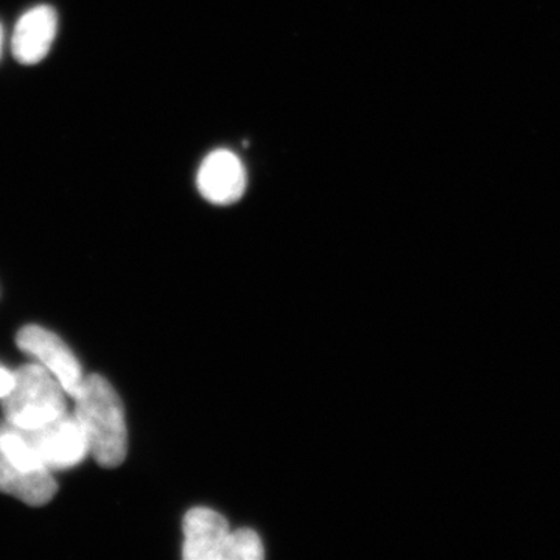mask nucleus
<instances>
[{
	"instance_id": "f257e3e1",
	"label": "nucleus",
	"mask_w": 560,
	"mask_h": 560,
	"mask_svg": "<svg viewBox=\"0 0 560 560\" xmlns=\"http://www.w3.org/2000/svg\"><path fill=\"white\" fill-rule=\"evenodd\" d=\"M75 416L90 455L105 469L119 467L127 458L128 430L119 394L102 375L84 377L75 396Z\"/></svg>"
},
{
	"instance_id": "f03ea898",
	"label": "nucleus",
	"mask_w": 560,
	"mask_h": 560,
	"mask_svg": "<svg viewBox=\"0 0 560 560\" xmlns=\"http://www.w3.org/2000/svg\"><path fill=\"white\" fill-rule=\"evenodd\" d=\"M68 393L40 364H25L14 372V385L3 399L5 422L18 429H36L68 411Z\"/></svg>"
},
{
	"instance_id": "7ed1b4c3",
	"label": "nucleus",
	"mask_w": 560,
	"mask_h": 560,
	"mask_svg": "<svg viewBox=\"0 0 560 560\" xmlns=\"http://www.w3.org/2000/svg\"><path fill=\"white\" fill-rule=\"evenodd\" d=\"M14 429L28 442L40 464L51 471L79 466L90 455L79 420L68 412L36 429Z\"/></svg>"
},
{
	"instance_id": "20e7f679",
	"label": "nucleus",
	"mask_w": 560,
	"mask_h": 560,
	"mask_svg": "<svg viewBox=\"0 0 560 560\" xmlns=\"http://www.w3.org/2000/svg\"><path fill=\"white\" fill-rule=\"evenodd\" d=\"M22 352L57 377L69 397H73L84 381L80 361L69 346L54 331L39 326H25L16 337Z\"/></svg>"
},
{
	"instance_id": "39448f33",
	"label": "nucleus",
	"mask_w": 560,
	"mask_h": 560,
	"mask_svg": "<svg viewBox=\"0 0 560 560\" xmlns=\"http://www.w3.org/2000/svg\"><path fill=\"white\" fill-rule=\"evenodd\" d=\"M231 526L220 512L191 508L184 515L183 558L186 560H224Z\"/></svg>"
},
{
	"instance_id": "423d86ee",
	"label": "nucleus",
	"mask_w": 560,
	"mask_h": 560,
	"mask_svg": "<svg viewBox=\"0 0 560 560\" xmlns=\"http://www.w3.org/2000/svg\"><path fill=\"white\" fill-rule=\"evenodd\" d=\"M58 31V14L54 7L36 5L25 11L16 22L11 50L21 65H38L47 57Z\"/></svg>"
},
{
	"instance_id": "0eeeda50",
	"label": "nucleus",
	"mask_w": 560,
	"mask_h": 560,
	"mask_svg": "<svg viewBox=\"0 0 560 560\" xmlns=\"http://www.w3.org/2000/svg\"><path fill=\"white\" fill-rule=\"evenodd\" d=\"M198 189L212 205L238 201L246 189V173L241 160L228 150L210 153L198 172Z\"/></svg>"
},
{
	"instance_id": "6e6552de",
	"label": "nucleus",
	"mask_w": 560,
	"mask_h": 560,
	"mask_svg": "<svg viewBox=\"0 0 560 560\" xmlns=\"http://www.w3.org/2000/svg\"><path fill=\"white\" fill-rule=\"evenodd\" d=\"M58 485L46 467L27 469L0 453V492L16 497L31 506H44L54 499Z\"/></svg>"
},
{
	"instance_id": "1a4fd4ad",
	"label": "nucleus",
	"mask_w": 560,
	"mask_h": 560,
	"mask_svg": "<svg viewBox=\"0 0 560 560\" xmlns=\"http://www.w3.org/2000/svg\"><path fill=\"white\" fill-rule=\"evenodd\" d=\"M264 558V544L256 530L249 528L231 530L224 560H261Z\"/></svg>"
},
{
	"instance_id": "9d476101",
	"label": "nucleus",
	"mask_w": 560,
	"mask_h": 560,
	"mask_svg": "<svg viewBox=\"0 0 560 560\" xmlns=\"http://www.w3.org/2000/svg\"><path fill=\"white\" fill-rule=\"evenodd\" d=\"M14 385V372L7 371L5 368H0V400L9 396L10 390Z\"/></svg>"
},
{
	"instance_id": "9b49d317",
	"label": "nucleus",
	"mask_w": 560,
	"mask_h": 560,
	"mask_svg": "<svg viewBox=\"0 0 560 560\" xmlns=\"http://www.w3.org/2000/svg\"><path fill=\"white\" fill-rule=\"evenodd\" d=\"M2 46H3V28L0 25V57H2Z\"/></svg>"
}]
</instances>
